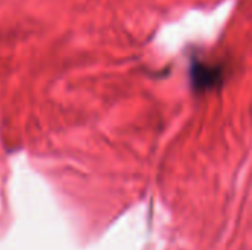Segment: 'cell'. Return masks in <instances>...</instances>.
<instances>
[{
	"label": "cell",
	"mask_w": 252,
	"mask_h": 250,
	"mask_svg": "<svg viewBox=\"0 0 252 250\" xmlns=\"http://www.w3.org/2000/svg\"><path fill=\"white\" fill-rule=\"evenodd\" d=\"M193 77L198 84L207 85L210 83H216V80H219L220 77V72H219V68H210L207 65H195Z\"/></svg>",
	"instance_id": "cell-1"
}]
</instances>
